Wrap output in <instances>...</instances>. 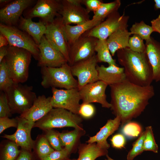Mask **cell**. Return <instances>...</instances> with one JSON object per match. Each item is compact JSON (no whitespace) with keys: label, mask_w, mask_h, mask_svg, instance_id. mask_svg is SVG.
I'll return each mask as SVG.
<instances>
[{"label":"cell","mask_w":160,"mask_h":160,"mask_svg":"<svg viewBox=\"0 0 160 160\" xmlns=\"http://www.w3.org/2000/svg\"><path fill=\"white\" fill-rule=\"evenodd\" d=\"M109 86L111 109L116 116L121 117V126L139 116L155 95L154 87L151 85L140 86L127 79Z\"/></svg>","instance_id":"obj_1"},{"label":"cell","mask_w":160,"mask_h":160,"mask_svg":"<svg viewBox=\"0 0 160 160\" xmlns=\"http://www.w3.org/2000/svg\"><path fill=\"white\" fill-rule=\"evenodd\" d=\"M116 52L118 61L124 68L127 80L142 86L151 85L153 81V71L146 52L138 53L127 48Z\"/></svg>","instance_id":"obj_2"},{"label":"cell","mask_w":160,"mask_h":160,"mask_svg":"<svg viewBox=\"0 0 160 160\" xmlns=\"http://www.w3.org/2000/svg\"><path fill=\"white\" fill-rule=\"evenodd\" d=\"M32 56L26 49L8 46V53L4 58L14 83H23L27 80Z\"/></svg>","instance_id":"obj_3"},{"label":"cell","mask_w":160,"mask_h":160,"mask_svg":"<svg viewBox=\"0 0 160 160\" xmlns=\"http://www.w3.org/2000/svg\"><path fill=\"white\" fill-rule=\"evenodd\" d=\"M41 73V85L44 88H78V81L73 77L68 63L58 67H42Z\"/></svg>","instance_id":"obj_4"},{"label":"cell","mask_w":160,"mask_h":160,"mask_svg":"<svg viewBox=\"0 0 160 160\" xmlns=\"http://www.w3.org/2000/svg\"><path fill=\"white\" fill-rule=\"evenodd\" d=\"M82 121L79 115L64 109L53 108L43 117L35 122L33 127H38L44 130L71 127L83 130L80 126Z\"/></svg>","instance_id":"obj_5"},{"label":"cell","mask_w":160,"mask_h":160,"mask_svg":"<svg viewBox=\"0 0 160 160\" xmlns=\"http://www.w3.org/2000/svg\"><path fill=\"white\" fill-rule=\"evenodd\" d=\"M22 84L14 83L5 92L12 114L23 113L32 106L37 97L32 86Z\"/></svg>","instance_id":"obj_6"},{"label":"cell","mask_w":160,"mask_h":160,"mask_svg":"<svg viewBox=\"0 0 160 160\" xmlns=\"http://www.w3.org/2000/svg\"><path fill=\"white\" fill-rule=\"evenodd\" d=\"M0 33L7 39L9 45L26 50L38 61L39 57V46L26 32L17 27L6 25L0 23Z\"/></svg>","instance_id":"obj_7"},{"label":"cell","mask_w":160,"mask_h":160,"mask_svg":"<svg viewBox=\"0 0 160 160\" xmlns=\"http://www.w3.org/2000/svg\"><path fill=\"white\" fill-rule=\"evenodd\" d=\"M129 16L124 13L120 15L118 11L109 15L106 20L85 32L84 34L98 39H107L109 36L117 30L127 28Z\"/></svg>","instance_id":"obj_8"},{"label":"cell","mask_w":160,"mask_h":160,"mask_svg":"<svg viewBox=\"0 0 160 160\" xmlns=\"http://www.w3.org/2000/svg\"><path fill=\"white\" fill-rule=\"evenodd\" d=\"M62 6L61 0H38L34 6L24 12V17H39V21L46 26L61 16L59 13Z\"/></svg>","instance_id":"obj_9"},{"label":"cell","mask_w":160,"mask_h":160,"mask_svg":"<svg viewBox=\"0 0 160 160\" xmlns=\"http://www.w3.org/2000/svg\"><path fill=\"white\" fill-rule=\"evenodd\" d=\"M98 40L84 33L73 43L68 44V64L72 66L93 56L95 54V48Z\"/></svg>","instance_id":"obj_10"},{"label":"cell","mask_w":160,"mask_h":160,"mask_svg":"<svg viewBox=\"0 0 160 160\" xmlns=\"http://www.w3.org/2000/svg\"><path fill=\"white\" fill-rule=\"evenodd\" d=\"M51 90V102L53 108L64 109L79 115L81 100L78 88L63 89L52 87Z\"/></svg>","instance_id":"obj_11"},{"label":"cell","mask_w":160,"mask_h":160,"mask_svg":"<svg viewBox=\"0 0 160 160\" xmlns=\"http://www.w3.org/2000/svg\"><path fill=\"white\" fill-rule=\"evenodd\" d=\"M83 0H62V6L59 14L63 25H80L90 20L89 13L81 6Z\"/></svg>","instance_id":"obj_12"},{"label":"cell","mask_w":160,"mask_h":160,"mask_svg":"<svg viewBox=\"0 0 160 160\" xmlns=\"http://www.w3.org/2000/svg\"><path fill=\"white\" fill-rule=\"evenodd\" d=\"M98 63L96 54H95L71 66L72 75L77 78L79 89L87 84L99 80L96 69Z\"/></svg>","instance_id":"obj_13"},{"label":"cell","mask_w":160,"mask_h":160,"mask_svg":"<svg viewBox=\"0 0 160 160\" xmlns=\"http://www.w3.org/2000/svg\"><path fill=\"white\" fill-rule=\"evenodd\" d=\"M39 57L37 65L42 67H58L68 63L65 57L44 35L39 45Z\"/></svg>","instance_id":"obj_14"},{"label":"cell","mask_w":160,"mask_h":160,"mask_svg":"<svg viewBox=\"0 0 160 160\" xmlns=\"http://www.w3.org/2000/svg\"><path fill=\"white\" fill-rule=\"evenodd\" d=\"M108 85L98 80L87 84L79 89V91L82 103H96L103 108H111V105L106 100L105 90Z\"/></svg>","instance_id":"obj_15"},{"label":"cell","mask_w":160,"mask_h":160,"mask_svg":"<svg viewBox=\"0 0 160 160\" xmlns=\"http://www.w3.org/2000/svg\"><path fill=\"white\" fill-rule=\"evenodd\" d=\"M35 1L12 0L0 9L1 23L8 26L16 27L23 12L34 4Z\"/></svg>","instance_id":"obj_16"},{"label":"cell","mask_w":160,"mask_h":160,"mask_svg":"<svg viewBox=\"0 0 160 160\" xmlns=\"http://www.w3.org/2000/svg\"><path fill=\"white\" fill-rule=\"evenodd\" d=\"M16 118L18 124L16 131L12 135L4 134L3 137L15 142L21 149L31 151L35 141L32 139L31 133L35 122L20 116Z\"/></svg>","instance_id":"obj_17"},{"label":"cell","mask_w":160,"mask_h":160,"mask_svg":"<svg viewBox=\"0 0 160 160\" xmlns=\"http://www.w3.org/2000/svg\"><path fill=\"white\" fill-rule=\"evenodd\" d=\"M61 16L56 17L51 23L46 25L44 35L47 39L69 61L68 43L63 30Z\"/></svg>","instance_id":"obj_18"},{"label":"cell","mask_w":160,"mask_h":160,"mask_svg":"<svg viewBox=\"0 0 160 160\" xmlns=\"http://www.w3.org/2000/svg\"><path fill=\"white\" fill-rule=\"evenodd\" d=\"M51 99V96L47 97L44 95L38 96L32 106L20 116L35 123L43 117L53 108Z\"/></svg>","instance_id":"obj_19"},{"label":"cell","mask_w":160,"mask_h":160,"mask_svg":"<svg viewBox=\"0 0 160 160\" xmlns=\"http://www.w3.org/2000/svg\"><path fill=\"white\" fill-rule=\"evenodd\" d=\"M121 119L119 116H116L113 119L108 120L105 124L100 128L96 134L90 137L87 143H96L101 148L108 150L110 145L107 140L108 137L118 129L121 125Z\"/></svg>","instance_id":"obj_20"},{"label":"cell","mask_w":160,"mask_h":160,"mask_svg":"<svg viewBox=\"0 0 160 160\" xmlns=\"http://www.w3.org/2000/svg\"><path fill=\"white\" fill-rule=\"evenodd\" d=\"M96 69L99 80L103 81L108 85L118 84L126 80L123 67L114 65L106 67L102 65H97Z\"/></svg>","instance_id":"obj_21"},{"label":"cell","mask_w":160,"mask_h":160,"mask_svg":"<svg viewBox=\"0 0 160 160\" xmlns=\"http://www.w3.org/2000/svg\"><path fill=\"white\" fill-rule=\"evenodd\" d=\"M16 27L27 33L39 46L47 31L46 26L41 21L34 22L32 21L31 18H25L22 16Z\"/></svg>","instance_id":"obj_22"},{"label":"cell","mask_w":160,"mask_h":160,"mask_svg":"<svg viewBox=\"0 0 160 160\" xmlns=\"http://www.w3.org/2000/svg\"><path fill=\"white\" fill-rule=\"evenodd\" d=\"M102 21L98 19L92 18L80 25H71L63 24V29L68 43H73L85 32L100 23Z\"/></svg>","instance_id":"obj_23"},{"label":"cell","mask_w":160,"mask_h":160,"mask_svg":"<svg viewBox=\"0 0 160 160\" xmlns=\"http://www.w3.org/2000/svg\"><path fill=\"white\" fill-rule=\"evenodd\" d=\"M146 53L152 68L153 80L160 81V43L151 37L146 41Z\"/></svg>","instance_id":"obj_24"},{"label":"cell","mask_w":160,"mask_h":160,"mask_svg":"<svg viewBox=\"0 0 160 160\" xmlns=\"http://www.w3.org/2000/svg\"><path fill=\"white\" fill-rule=\"evenodd\" d=\"M131 34L127 28L119 29L106 39L108 47L112 56L121 49L129 48V41Z\"/></svg>","instance_id":"obj_25"},{"label":"cell","mask_w":160,"mask_h":160,"mask_svg":"<svg viewBox=\"0 0 160 160\" xmlns=\"http://www.w3.org/2000/svg\"><path fill=\"white\" fill-rule=\"evenodd\" d=\"M108 154L107 149L100 148L95 143L83 144L79 147V157L76 160H95Z\"/></svg>","instance_id":"obj_26"},{"label":"cell","mask_w":160,"mask_h":160,"mask_svg":"<svg viewBox=\"0 0 160 160\" xmlns=\"http://www.w3.org/2000/svg\"><path fill=\"white\" fill-rule=\"evenodd\" d=\"M95 51L96 54L98 62H105L108 65H118L116 60L112 57L108 47L106 39L97 40L95 47Z\"/></svg>","instance_id":"obj_27"},{"label":"cell","mask_w":160,"mask_h":160,"mask_svg":"<svg viewBox=\"0 0 160 160\" xmlns=\"http://www.w3.org/2000/svg\"><path fill=\"white\" fill-rule=\"evenodd\" d=\"M40 160L44 159L55 151L53 148L45 135H39L35 140L33 148Z\"/></svg>","instance_id":"obj_28"},{"label":"cell","mask_w":160,"mask_h":160,"mask_svg":"<svg viewBox=\"0 0 160 160\" xmlns=\"http://www.w3.org/2000/svg\"><path fill=\"white\" fill-rule=\"evenodd\" d=\"M121 5V2L119 0L109 3L103 2L97 11L94 13L92 18H97L103 21L111 13L117 11Z\"/></svg>","instance_id":"obj_29"},{"label":"cell","mask_w":160,"mask_h":160,"mask_svg":"<svg viewBox=\"0 0 160 160\" xmlns=\"http://www.w3.org/2000/svg\"><path fill=\"white\" fill-rule=\"evenodd\" d=\"M130 30L131 34L137 35L145 41L151 39V34L154 32L151 26L146 24L143 20L140 22H135L132 25Z\"/></svg>","instance_id":"obj_30"},{"label":"cell","mask_w":160,"mask_h":160,"mask_svg":"<svg viewBox=\"0 0 160 160\" xmlns=\"http://www.w3.org/2000/svg\"><path fill=\"white\" fill-rule=\"evenodd\" d=\"M14 83L11 77L4 58L0 63V90L6 92Z\"/></svg>","instance_id":"obj_31"},{"label":"cell","mask_w":160,"mask_h":160,"mask_svg":"<svg viewBox=\"0 0 160 160\" xmlns=\"http://www.w3.org/2000/svg\"><path fill=\"white\" fill-rule=\"evenodd\" d=\"M20 152L18 145L15 142L10 140L3 147L2 160H15Z\"/></svg>","instance_id":"obj_32"},{"label":"cell","mask_w":160,"mask_h":160,"mask_svg":"<svg viewBox=\"0 0 160 160\" xmlns=\"http://www.w3.org/2000/svg\"><path fill=\"white\" fill-rule=\"evenodd\" d=\"M80 131L75 129L70 132L60 133L59 138L62 146H64L71 151Z\"/></svg>","instance_id":"obj_33"},{"label":"cell","mask_w":160,"mask_h":160,"mask_svg":"<svg viewBox=\"0 0 160 160\" xmlns=\"http://www.w3.org/2000/svg\"><path fill=\"white\" fill-rule=\"evenodd\" d=\"M145 136L143 142L144 151H150L157 153L158 146L156 143L153 133L152 127L148 126L144 131Z\"/></svg>","instance_id":"obj_34"},{"label":"cell","mask_w":160,"mask_h":160,"mask_svg":"<svg viewBox=\"0 0 160 160\" xmlns=\"http://www.w3.org/2000/svg\"><path fill=\"white\" fill-rule=\"evenodd\" d=\"M145 136V131L142 132L139 137L133 144L131 149L128 153L127 160H133L136 156L144 151L143 142Z\"/></svg>","instance_id":"obj_35"},{"label":"cell","mask_w":160,"mask_h":160,"mask_svg":"<svg viewBox=\"0 0 160 160\" xmlns=\"http://www.w3.org/2000/svg\"><path fill=\"white\" fill-rule=\"evenodd\" d=\"M43 131L45 132L44 135L53 148L55 150H60L62 149L59 138L60 133L53 129Z\"/></svg>","instance_id":"obj_36"},{"label":"cell","mask_w":160,"mask_h":160,"mask_svg":"<svg viewBox=\"0 0 160 160\" xmlns=\"http://www.w3.org/2000/svg\"><path fill=\"white\" fill-rule=\"evenodd\" d=\"M141 126L138 123L129 121L124 126L122 129L123 134L130 138L135 137L140 135L142 132Z\"/></svg>","instance_id":"obj_37"},{"label":"cell","mask_w":160,"mask_h":160,"mask_svg":"<svg viewBox=\"0 0 160 160\" xmlns=\"http://www.w3.org/2000/svg\"><path fill=\"white\" fill-rule=\"evenodd\" d=\"M129 48L132 51L138 53L146 52V47L143 40L138 35L134 34L129 41Z\"/></svg>","instance_id":"obj_38"},{"label":"cell","mask_w":160,"mask_h":160,"mask_svg":"<svg viewBox=\"0 0 160 160\" xmlns=\"http://www.w3.org/2000/svg\"><path fill=\"white\" fill-rule=\"evenodd\" d=\"M71 151L65 147L60 150H55L47 157L40 160H69Z\"/></svg>","instance_id":"obj_39"},{"label":"cell","mask_w":160,"mask_h":160,"mask_svg":"<svg viewBox=\"0 0 160 160\" xmlns=\"http://www.w3.org/2000/svg\"><path fill=\"white\" fill-rule=\"evenodd\" d=\"M9 106L5 93L0 92V117H8L12 116Z\"/></svg>","instance_id":"obj_40"},{"label":"cell","mask_w":160,"mask_h":160,"mask_svg":"<svg viewBox=\"0 0 160 160\" xmlns=\"http://www.w3.org/2000/svg\"><path fill=\"white\" fill-rule=\"evenodd\" d=\"M95 112L94 106L89 103H82L79 111V115L85 118L92 117Z\"/></svg>","instance_id":"obj_41"},{"label":"cell","mask_w":160,"mask_h":160,"mask_svg":"<svg viewBox=\"0 0 160 160\" xmlns=\"http://www.w3.org/2000/svg\"><path fill=\"white\" fill-rule=\"evenodd\" d=\"M18 124L16 117L10 119L8 117H0V133L10 127L17 128Z\"/></svg>","instance_id":"obj_42"},{"label":"cell","mask_w":160,"mask_h":160,"mask_svg":"<svg viewBox=\"0 0 160 160\" xmlns=\"http://www.w3.org/2000/svg\"><path fill=\"white\" fill-rule=\"evenodd\" d=\"M103 3V1L100 0H83L82 4L85 6L86 9L89 13L90 12L94 13Z\"/></svg>","instance_id":"obj_43"},{"label":"cell","mask_w":160,"mask_h":160,"mask_svg":"<svg viewBox=\"0 0 160 160\" xmlns=\"http://www.w3.org/2000/svg\"><path fill=\"white\" fill-rule=\"evenodd\" d=\"M111 140L112 146L117 149H120L124 148L126 143L125 137L121 134L115 135Z\"/></svg>","instance_id":"obj_44"},{"label":"cell","mask_w":160,"mask_h":160,"mask_svg":"<svg viewBox=\"0 0 160 160\" xmlns=\"http://www.w3.org/2000/svg\"><path fill=\"white\" fill-rule=\"evenodd\" d=\"M31 151L21 149V152L16 160H33Z\"/></svg>","instance_id":"obj_45"},{"label":"cell","mask_w":160,"mask_h":160,"mask_svg":"<svg viewBox=\"0 0 160 160\" xmlns=\"http://www.w3.org/2000/svg\"><path fill=\"white\" fill-rule=\"evenodd\" d=\"M151 22L154 32L160 34V14L156 18L152 20Z\"/></svg>","instance_id":"obj_46"},{"label":"cell","mask_w":160,"mask_h":160,"mask_svg":"<svg viewBox=\"0 0 160 160\" xmlns=\"http://www.w3.org/2000/svg\"><path fill=\"white\" fill-rule=\"evenodd\" d=\"M8 53V46L0 47V63Z\"/></svg>","instance_id":"obj_47"},{"label":"cell","mask_w":160,"mask_h":160,"mask_svg":"<svg viewBox=\"0 0 160 160\" xmlns=\"http://www.w3.org/2000/svg\"><path fill=\"white\" fill-rule=\"evenodd\" d=\"M9 44L7 38L0 33V47L9 45Z\"/></svg>","instance_id":"obj_48"},{"label":"cell","mask_w":160,"mask_h":160,"mask_svg":"<svg viewBox=\"0 0 160 160\" xmlns=\"http://www.w3.org/2000/svg\"><path fill=\"white\" fill-rule=\"evenodd\" d=\"M12 1L11 0H0V6L4 5V6L11 2Z\"/></svg>","instance_id":"obj_49"},{"label":"cell","mask_w":160,"mask_h":160,"mask_svg":"<svg viewBox=\"0 0 160 160\" xmlns=\"http://www.w3.org/2000/svg\"><path fill=\"white\" fill-rule=\"evenodd\" d=\"M155 7L157 9H160V0H154Z\"/></svg>","instance_id":"obj_50"},{"label":"cell","mask_w":160,"mask_h":160,"mask_svg":"<svg viewBox=\"0 0 160 160\" xmlns=\"http://www.w3.org/2000/svg\"><path fill=\"white\" fill-rule=\"evenodd\" d=\"M106 158L105 159V160H115L111 157H110L108 154L106 156Z\"/></svg>","instance_id":"obj_51"},{"label":"cell","mask_w":160,"mask_h":160,"mask_svg":"<svg viewBox=\"0 0 160 160\" xmlns=\"http://www.w3.org/2000/svg\"><path fill=\"white\" fill-rule=\"evenodd\" d=\"M69 160H76V159H70Z\"/></svg>","instance_id":"obj_52"}]
</instances>
